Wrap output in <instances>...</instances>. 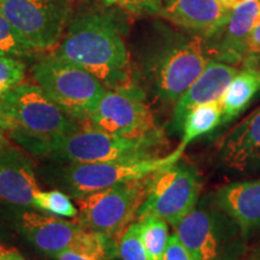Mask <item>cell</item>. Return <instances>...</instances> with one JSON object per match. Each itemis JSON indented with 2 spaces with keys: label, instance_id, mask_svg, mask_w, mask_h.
Returning <instances> with one entry per match:
<instances>
[{
  "label": "cell",
  "instance_id": "10",
  "mask_svg": "<svg viewBox=\"0 0 260 260\" xmlns=\"http://www.w3.org/2000/svg\"><path fill=\"white\" fill-rule=\"evenodd\" d=\"M83 124L122 138L160 141L153 113L135 87L124 90L106 89Z\"/></svg>",
  "mask_w": 260,
  "mask_h": 260
},
{
  "label": "cell",
  "instance_id": "6",
  "mask_svg": "<svg viewBox=\"0 0 260 260\" xmlns=\"http://www.w3.org/2000/svg\"><path fill=\"white\" fill-rule=\"evenodd\" d=\"M174 228L194 260H237L241 255L245 235L213 203L197 205Z\"/></svg>",
  "mask_w": 260,
  "mask_h": 260
},
{
  "label": "cell",
  "instance_id": "25",
  "mask_svg": "<svg viewBox=\"0 0 260 260\" xmlns=\"http://www.w3.org/2000/svg\"><path fill=\"white\" fill-rule=\"evenodd\" d=\"M117 251L122 260H151L142 241L140 220H135L126 228L117 243Z\"/></svg>",
  "mask_w": 260,
  "mask_h": 260
},
{
  "label": "cell",
  "instance_id": "7",
  "mask_svg": "<svg viewBox=\"0 0 260 260\" xmlns=\"http://www.w3.org/2000/svg\"><path fill=\"white\" fill-rule=\"evenodd\" d=\"M0 11L34 52H53L67 31L71 0H0Z\"/></svg>",
  "mask_w": 260,
  "mask_h": 260
},
{
  "label": "cell",
  "instance_id": "5",
  "mask_svg": "<svg viewBox=\"0 0 260 260\" xmlns=\"http://www.w3.org/2000/svg\"><path fill=\"white\" fill-rule=\"evenodd\" d=\"M152 176L76 198L77 222L118 243L147 197Z\"/></svg>",
  "mask_w": 260,
  "mask_h": 260
},
{
  "label": "cell",
  "instance_id": "34",
  "mask_svg": "<svg viewBox=\"0 0 260 260\" xmlns=\"http://www.w3.org/2000/svg\"><path fill=\"white\" fill-rule=\"evenodd\" d=\"M158 2H160V0H158Z\"/></svg>",
  "mask_w": 260,
  "mask_h": 260
},
{
  "label": "cell",
  "instance_id": "26",
  "mask_svg": "<svg viewBox=\"0 0 260 260\" xmlns=\"http://www.w3.org/2000/svg\"><path fill=\"white\" fill-rule=\"evenodd\" d=\"M25 64L21 58L0 56V102L15 87L23 83Z\"/></svg>",
  "mask_w": 260,
  "mask_h": 260
},
{
  "label": "cell",
  "instance_id": "2",
  "mask_svg": "<svg viewBox=\"0 0 260 260\" xmlns=\"http://www.w3.org/2000/svg\"><path fill=\"white\" fill-rule=\"evenodd\" d=\"M0 125L35 152H50L80 128L37 83H21L0 102Z\"/></svg>",
  "mask_w": 260,
  "mask_h": 260
},
{
  "label": "cell",
  "instance_id": "22",
  "mask_svg": "<svg viewBox=\"0 0 260 260\" xmlns=\"http://www.w3.org/2000/svg\"><path fill=\"white\" fill-rule=\"evenodd\" d=\"M141 236L151 260H164L169 242L168 222L159 217L149 216L139 219Z\"/></svg>",
  "mask_w": 260,
  "mask_h": 260
},
{
  "label": "cell",
  "instance_id": "27",
  "mask_svg": "<svg viewBox=\"0 0 260 260\" xmlns=\"http://www.w3.org/2000/svg\"><path fill=\"white\" fill-rule=\"evenodd\" d=\"M109 6H118L132 12H157L158 0H99Z\"/></svg>",
  "mask_w": 260,
  "mask_h": 260
},
{
  "label": "cell",
  "instance_id": "1",
  "mask_svg": "<svg viewBox=\"0 0 260 260\" xmlns=\"http://www.w3.org/2000/svg\"><path fill=\"white\" fill-rule=\"evenodd\" d=\"M52 54L82 68L106 89L134 88L129 52L112 16L88 12L68 25Z\"/></svg>",
  "mask_w": 260,
  "mask_h": 260
},
{
  "label": "cell",
  "instance_id": "9",
  "mask_svg": "<svg viewBox=\"0 0 260 260\" xmlns=\"http://www.w3.org/2000/svg\"><path fill=\"white\" fill-rule=\"evenodd\" d=\"M200 190L201 181L197 169L176 162L152 176L136 220L154 216L175 226L195 209Z\"/></svg>",
  "mask_w": 260,
  "mask_h": 260
},
{
  "label": "cell",
  "instance_id": "13",
  "mask_svg": "<svg viewBox=\"0 0 260 260\" xmlns=\"http://www.w3.org/2000/svg\"><path fill=\"white\" fill-rule=\"evenodd\" d=\"M157 14L177 28L206 39L225 23L230 10L220 0H160Z\"/></svg>",
  "mask_w": 260,
  "mask_h": 260
},
{
  "label": "cell",
  "instance_id": "12",
  "mask_svg": "<svg viewBox=\"0 0 260 260\" xmlns=\"http://www.w3.org/2000/svg\"><path fill=\"white\" fill-rule=\"evenodd\" d=\"M260 19V0H246L230 10L218 30L204 39L209 59L235 67L248 54V42Z\"/></svg>",
  "mask_w": 260,
  "mask_h": 260
},
{
  "label": "cell",
  "instance_id": "15",
  "mask_svg": "<svg viewBox=\"0 0 260 260\" xmlns=\"http://www.w3.org/2000/svg\"><path fill=\"white\" fill-rule=\"evenodd\" d=\"M237 71L239 69L234 65L210 59L199 77L175 103L172 113L175 129H182L184 117L191 109L207 103L218 102Z\"/></svg>",
  "mask_w": 260,
  "mask_h": 260
},
{
  "label": "cell",
  "instance_id": "11",
  "mask_svg": "<svg viewBox=\"0 0 260 260\" xmlns=\"http://www.w3.org/2000/svg\"><path fill=\"white\" fill-rule=\"evenodd\" d=\"M183 151L176 148L164 157H151L136 160L74 164L65 172L68 187L75 198L93 193L126 182L145 180L180 161Z\"/></svg>",
  "mask_w": 260,
  "mask_h": 260
},
{
  "label": "cell",
  "instance_id": "23",
  "mask_svg": "<svg viewBox=\"0 0 260 260\" xmlns=\"http://www.w3.org/2000/svg\"><path fill=\"white\" fill-rule=\"evenodd\" d=\"M34 207L52 216L64 218H74L79 213L75 205L71 203L70 198L59 190H40L34 198Z\"/></svg>",
  "mask_w": 260,
  "mask_h": 260
},
{
  "label": "cell",
  "instance_id": "14",
  "mask_svg": "<svg viewBox=\"0 0 260 260\" xmlns=\"http://www.w3.org/2000/svg\"><path fill=\"white\" fill-rule=\"evenodd\" d=\"M219 159L235 171L260 169V107L219 140Z\"/></svg>",
  "mask_w": 260,
  "mask_h": 260
},
{
  "label": "cell",
  "instance_id": "24",
  "mask_svg": "<svg viewBox=\"0 0 260 260\" xmlns=\"http://www.w3.org/2000/svg\"><path fill=\"white\" fill-rule=\"evenodd\" d=\"M32 53L35 52L0 11V56L23 58Z\"/></svg>",
  "mask_w": 260,
  "mask_h": 260
},
{
  "label": "cell",
  "instance_id": "30",
  "mask_svg": "<svg viewBox=\"0 0 260 260\" xmlns=\"http://www.w3.org/2000/svg\"><path fill=\"white\" fill-rule=\"evenodd\" d=\"M0 260H27L21 253L15 249H4L0 252Z\"/></svg>",
  "mask_w": 260,
  "mask_h": 260
},
{
  "label": "cell",
  "instance_id": "3",
  "mask_svg": "<svg viewBox=\"0 0 260 260\" xmlns=\"http://www.w3.org/2000/svg\"><path fill=\"white\" fill-rule=\"evenodd\" d=\"M209 60L203 38L164 28L148 68L155 95L161 102L175 105Z\"/></svg>",
  "mask_w": 260,
  "mask_h": 260
},
{
  "label": "cell",
  "instance_id": "31",
  "mask_svg": "<svg viewBox=\"0 0 260 260\" xmlns=\"http://www.w3.org/2000/svg\"><path fill=\"white\" fill-rule=\"evenodd\" d=\"M245 2L246 0H220V3H222L228 10H233L234 8H236L237 5L242 4V3Z\"/></svg>",
  "mask_w": 260,
  "mask_h": 260
},
{
  "label": "cell",
  "instance_id": "8",
  "mask_svg": "<svg viewBox=\"0 0 260 260\" xmlns=\"http://www.w3.org/2000/svg\"><path fill=\"white\" fill-rule=\"evenodd\" d=\"M158 145L159 140L122 138L83 125L57 142L50 153L73 164H94L151 158Z\"/></svg>",
  "mask_w": 260,
  "mask_h": 260
},
{
  "label": "cell",
  "instance_id": "17",
  "mask_svg": "<svg viewBox=\"0 0 260 260\" xmlns=\"http://www.w3.org/2000/svg\"><path fill=\"white\" fill-rule=\"evenodd\" d=\"M19 225L35 248L51 256H57L70 247L83 229L79 222L35 212H24Z\"/></svg>",
  "mask_w": 260,
  "mask_h": 260
},
{
  "label": "cell",
  "instance_id": "4",
  "mask_svg": "<svg viewBox=\"0 0 260 260\" xmlns=\"http://www.w3.org/2000/svg\"><path fill=\"white\" fill-rule=\"evenodd\" d=\"M31 75L63 111L83 123L106 92L105 86L88 71L52 53L34 64Z\"/></svg>",
  "mask_w": 260,
  "mask_h": 260
},
{
  "label": "cell",
  "instance_id": "28",
  "mask_svg": "<svg viewBox=\"0 0 260 260\" xmlns=\"http://www.w3.org/2000/svg\"><path fill=\"white\" fill-rule=\"evenodd\" d=\"M164 260H194V258L183 246V243L180 241L176 234H174V235L169 236Z\"/></svg>",
  "mask_w": 260,
  "mask_h": 260
},
{
  "label": "cell",
  "instance_id": "19",
  "mask_svg": "<svg viewBox=\"0 0 260 260\" xmlns=\"http://www.w3.org/2000/svg\"><path fill=\"white\" fill-rule=\"evenodd\" d=\"M260 90V67L247 65L239 70L228 84L219 99L223 112V124L236 118L245 111Z\"/></svg>",
  "mask_w": 260,
  "mask_h": 260
},
{
  "label": "cell",
  "instance_id": "29",
  "mask_svg": "<svg viewBox=\"0 0 260 260\" xmlns=\"http://www.w3.org/2000/svg\"><path fill=\"white\" fill-rule=\"evenodd\" d=\"M248 54H258V56H260V19L254 29H253L251 38H249Z\"/></svg>",
  "mask_w": 260,
  "mask_h": 260
},
{
  "label": "cell",
  "instance_id": "18",
  "mask_svg": "<svg viewBox=\"0 0 260 260\" xmlns=\"http://www.w3.org/2000/svg\"><path fill=\"white\" fill-rule=\"evenodd\" d=\"M39 191L30 161L15 149L0 152V199L19 206H34Z\"/></svg>",
  "mask_w": 260,
  "mask_h": 260
},
{
  "label": "cell",
  "instance_id": "21",
  "mask_svg": "<svg viewBox=\"0 0 260 260\" xmlns=\"http://www.w3.org/2000/svg\"><path fill=\"white\" fill-rule=\"evenodd\" d=\"M220 124H223V112L219 100L194 107L184 117L182 124L183 134L178 148L184 152L191 141L212 132Z\"/></svg>",
  "mask_w": 260,
  "mask_h": 260
},
{
  "label": "cell",
  "instance_id": "33",
  "mask_svg": "<svg viewBox=\"0 0 260 260\" xmlns=\"http://www.w3.org/2000/svg\"><path fill=\"white\" fill-rule=\"evenodd\" d=\"M4 249H5V248H4V247H3L2 245H0V252H2V251H4Z\"/></svg>",
  "mask_w": 260,
  "mask_h": 260
},
{
  "label": "cell",
  "instance_id": "20",
  "mask_svg": "<svg viewBox=\"0 0 260 260\" xmlns=\"http://www.w3.org/2000/svg\"><path fill=\"white\" fill-rule=\"evenodd\" d=\"M116 248L115 240L83 228L70 247L60 252L56 260H111Z\"/></svg>",
  "mask_w": 260,
  "mask_h": 260
},
{
  "label": "cell",
  "instance_id": "32",
  "mask_svg": "<svg viewBox=\"0 0 260 260\" xmlns=\"http://www.w3.org/2000/svg\"><path fill=\"white\" fill-rule=\"evenodd\" d=\"M3 145H4V130H3L2 125H0V149H2Z\"/></svg>",
  "mask_w": 260,
  "mask_h": 260
},
{
  "label": "cell",
  "instance_id": "16",
  "mask_svg": "<svg viewBox=\"0 0 260 260\" xmlns=\"http://www.w3.org/2000/svg\"><path fill=\"white\" fill-rule=\"evenodd\" d=\"M212 203L236 223L245 237L260 228V178L220 187L212 195Z\"/></svg>",
  "mask_w": 260,
  "mask_h": 260
}]
</instances>
